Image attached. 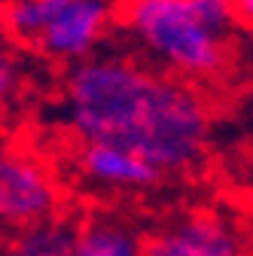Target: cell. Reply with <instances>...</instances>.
Here are the masks:
<instances>
[{
  "label": "cell",
  "instance_id": "obj_1",
  "mask_svg": "<svg viewBox=\"0 0 253 256\" xmlns=\"http://www.w3.org/2000/svg\"><path fill=\"white\" fill-rule=\"evenodd\" d=\"M58 122L74 140L119 144L165 174L196 171L214 144L208 88L132 55H88L61 80Z\"/></svg>",
  "mask_w": 253,
  "mask_h": 256
},
{
  "label": "cell",
  "instance_id": "obj_2",
  "mask_svg": "<svg viewBox=\"0 0 253 256\" xmlns=\"http://www.w3.org/2000/svg\"><path fill=\"white\" fill-rule=\"evenodd\" d=\"M113 18L152 64L208 92L238 68L232 0H116Z\"/></svg>",
  "mask_w": 253,
  "mask_h": 256
},
{
  "label": "cell",
  "instance_id": "obj_3",
  "mask_svg": "<svg viewBox=\"0 0 253 256\" xmlns=\"http://www.w3.org/2000/svg\"><path fill=\"white\" fill-rule=\"evenodd\" d=\"M61 214L55 171L24 146H0V229L18 232Z\"/></svg>",
  "mask_w": 253,
  "mask_h": 256
},
{
  "label": "cell",
  "instance_id": "obj_4",
  "mask_svg": "<svg viewBox=\"0 0 253 256\" xmlns=\"http://www.w3.org/2000/svg\"><path fill=\"white\" fill-rule=\"evenodd\" d=\"M144 256H253L241 222L216 210H186L144 238Z\"/></svg>",
  "mask_w": 253,
  "mask_h": 256
},
{
  "label": "cell",
  "instance_id": "obj_5",
  "mask_svg": "<svg viewBox=\"0 0 253 256\" xmlns=\"http://www.w3.org/2000/svg\"><path fill=\"white\" fill-rule=\"evenodd\" d=\"M113 16L116 0H68L30 52L70 68V64L94 55V46L104 40L107 28L116 24Z\"/></svg>",
  "mask_w": 253,
  "mask_h": 256
},
{
  "label": "cell",
  "instance_id": "obj_6",
  "mask_svg": "<svg viewBox=\"0 0 253 256\" xmlns=\"http://www.w3.org/2000/svg\"><path fill=\"white\" fill-rule=\"evenodd\" d=\"M74 168L82 180L107 192H150L168 177L144 156L104 140H76Z\"/></svg>",
  "mask_w": 253,
  "mask_h": 256
},
{
  "label": "cell",
  "instance_id": "obj_7",
  "mask_svg": "<svg viewBox=\"0 0 253 256\" xmlns=\"http://www.w3.org/2000/svg\"><path fill=\"white\" fill-rule=\"evenodd\" d=\"M80 220L58 214L28 229L10 232V241L0 256H76Z\"/></svg>",
  "mask_w": 253,
  "mask_h": 256
},
{
  "label": "cell",
  "instance_id": "obj_8",
  "mask_svg": "<svg viewBox=\"0 0 253 256\" xmlns=\"http://www.w3.org/2000/svg\"><path fill=\"white\" fill-rule=\"evenodd\" d=\"M144 238L134 226L116 216H86L80 220L76 256H144Z\"/></svg>",
  "mask_w": 253,
  "mask_h": 256
},
{
  "label": "cell",
  "instance_id": "obj_9",
  "mask_svg": "<svg viewBox=\"0 0 253 256\" xmlns=\"http://www.w3.org/2000/svg\"><path fill=\"white\" fill-rule=\"evenodd\" d=\"M28 88V64L22 46L0 30V119H6Z\"/></svg>",
  "mask_w": 253,
  "mask_h": 256
},
{
  "label": "cell",
  "instance_id": "obj_10",
  "mask_svg": "<svg viewBox=\"0 0 253 256\" xmlns=\"http://www.w3.org/2000/svg\"><path fill=\"white\" fill-rule=\"evenodd\" d=\"M232 6H235V16H238L241 28L253 30V0H232Z\"/></svg>",
  "mask_w": 253,
  "mask_h": 256
},
{
  "label": "cell",
  "instance_id": "obj_11",
  "mask_svg": "<svg viewBox=\"0 0 253 256\" xmlns=\"http://www.w3.org/2000/svg\"><path fill=\"white\" fill-rule=\"evenodd\" d=\"M244 144L253 156V101L247 104V113H244Z\"/></svg>",
  "mask_w": 253,
  "mask_h": 256
},
{
  "label": "cell",
  "instance_id": "obj_12",
  "mask_svg": "<svg viewBox=\"0 0 253 256\" xmlns=\"http://www.w3.org/2000/svg\"><path fill=\"white\" fill-rule=\"evenodd\" d=\"M0 4H4V0H0Z\"/></svg>",
  "mask_w": 253,
  "mask_h": 256
}]
</instances>
